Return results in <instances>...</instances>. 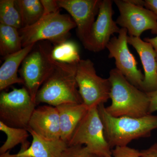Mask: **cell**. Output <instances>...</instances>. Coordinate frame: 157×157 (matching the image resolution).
I'll return each mask as SVG.
<instances>
[{"label": "cell", "instance_id": "cell-1", "mask_svg": "<svg viewBox=\"0 0 157 157\" xmlns=\"http://www.w3.org/2000/svg\"><path fill=\"white\" fill-rule=\"evenodd\" d=\"M111 104L106 107L114 117H142L149 114L150 101L147 93L136 87L116 68L109 73Z\"/></svg>", "mask_w": 157, "mask_h": 157}, {"label": "cell", "instance_id": "cell-2", "mask_svg": "<svg viewBox=\"0 0 157 157\" xmlns=\"http://www.w3.org/2000/svg\"><path fill=\"white\" fill-rule=\"evenodd\" d=\"M98 109L105 137L111 148L128 146L133 140L149 137L153 131L157 129V115L114 117L107 113L104 104L99 105Z\"/></svg>", "mask_w": 157, "mask_h": 157}, {"label": "cell", "instance_id": "cell-3", "mask_svg": "<svg viewBox=\"0 0 157 157\" xmlns=\"http://www.w3.org/2000/svg\"><path fill=\"white\" fill-rule=\"evenodd\" d=\"M77 64L57 62L53 72L37 93L36 104L56 107L68 103H83L76 79Z\"/></svg>", "mask_w": 157, "mask_h": 157}, {"label": "cell", "instance_id": "cell-4", "mask_svg": "<svg viewBox=\"0 0 157 157\" xmlns=\"http://www.w3.org/2000/svg\"><path fill=\"white\" fill-rule=\"evenodd\" d=\"M76 27L71 16L59 12L43 14L36 23L19 30L22 47L49 41L55 45L67 40L70 31Z\"/></svg>", "mask_w": 157, "mask_h": 157}, {"label": "cell", "instance_id": "cell-5", "mask_svg": "<svg viewBox=\"0 0 157 157\" xmlns=\"http://www.w3.org/2000/svg\"><path fill=\"white\" fill-rule=\"evenodd\" d=\"M34 48L24 60L19 72L24 87L36 102L37 93L53 72L57 62L51 56L52 48L47 43H39Z\"/></svg>", "mask_w": 157, "mask_h": 157}, {"label": "cell", "instance_id": "cell-6", "mask_svg": "<svg viewBox=\"0 0 157 157\" xmlns=\"http://www.w3.org/2000/svg\"><path fill=\"white\" fill-rule=\"evenodd\" d=\"M83 145L91 151L102 156L112 155L97 106L89 108L68 143V146Z\"/></svg>", "mask_w": 157, "mask_h": 157}, {"label": "cell", "instance_id": "cell-7", "mask_svg": "<svg viewBox=\"0 0 157 157\" xmlns=\"http://www.w3.org/2000/svg\"><path fill=\"white\" fill-rule=\"evenodd\" d=\"M37 104L25 87L0 95V120L9 126L27 129Z\"/></svg>", "mask_w": 157, "mask_h": 157}, {"label": "cell", "instance_id": "cell-8", "mask_svg": "<svg viewBox=\"0 0 157 157\" xmlns=\"http://www.w3.org/2000/svg\"><path fill=\"white\" fill-rule=\"evenodd\" d=\"M76 79L82 102L89 108L104 104L110 99L109 78L98 76L89 59H81L77 64Z\"/></svg>", "mask_w": 157, "mask_h": 157}, {"label": "cell", "instance_id": "cell-9", "mask_svg": "<svg viewBox=\"0 0 157 157\" xmlns=\"http://www.w3.org/2000/svg\"><path fill=\"white\" fill-rule=\"evenodd\" d=\"M120 15L117 25L126 29L130 36L140 37L144 31L151 30L157 34V17L149 9L136 6L128 0H114Z\"/></svg>", "mask_w": 157, "mask_h": 157}, {"label": "cell", "instance_id": "cell-10", "mask_svg": "<svg viewBox=\"0 0 157 157\" xmlns=\"http://www.w3.org/2000/svg\"><path fill=\"white\" fill-rule=\"evenodd\" d=\"M128 31L121 28L118 36L111 38L106 48L109 58L114 59L116 69L132 84L143 91L144 75L137 67V62L128 47Z\"/></svg>", "mask_w": 157, "mask_h": 157}, {"label": "cell", "instance_id": "cell-11", "mask_svg": "<svg viewBox=\"0 0 157 157\" xmlns=\"http://www.w3.org/2000/svg\"><path fill=\"white\" fill-rule=\"evenodd\" d=\"M112 1H101L97 18L93 24L88 37L83 44L86 49L99 52L107 47L111 36L119 33L121 29L113 19Z\"/></svg>", "mask_w": 157, "mask_h": 157}, {"label": "cell", "instance_id": "cell-12", "mask_svg": "<svg viewBox=\"0 0 157 157\" xmlns=\"http://www.w3.org/2000/svg\"><path fill=\"white\" fill-rule=\"evenodd\" d=\"M60 9L66 10L76 23L78 38L84 44L98 15L101 0H57Z\"/></svg>", "mask_w": 157, "mask_h": 157}, {"label": "cell", "instance_id": "cell-13", "mask_svg": "<svg viewBox=\"0 0 157 157\" xmlns=\"http://www.w3.org/2000/svg\"><path fill=\"white\" fill-rule=\"evenodd\" d=\"M27 129L47 140L60 139L59 117L56 107L48 105L36 108Z\"/></svg>", "mask_w": 157, "mask_h": 157}, {"label": "cell", "instance_id": "cell-14", "mask_svg": "<svg viewBox=\"0 0 157 157\" xmlns=\"http://www.w3.org/2000/svg\"><path fill=\"white\" fill-rule=\"evenodd\" d=\"M128 42L137 52L143 65L144 73L143 91L149 93L157 90V59L153 47L140 37L128 36Z\"/></svg>", "mask_w": 157, "mask_h": 157}, {"label": "cell", "instance_id": "cell-15", "mask_svg": "<svg viewBox=\"0 0 157 157\" xmlns=\"http://www.w3.org/2000/svg\"><path fill=\"white\" fill-rule=\"evenodd\" d=\"M27 130L33 137L32 143L28 141L21 144L18 154L31 157H62L68 147L67 144L61 139L47 140L30 129Z\"/></svg>", "mask_w": 157, "mask_h": 157}, {"label": "cell", "instance_id": "cell-16", "mask_svg": "<svg viewBox=\"0 0 157 157\" xmlns=\"http://www.w3.org/2000/svg\"><path fill=\"white\" fill-rule=\"evenodd\" d=\"M60 125V139L67 144L89 108L83 103H68L56 107Z\"/></svg>", "mask_w": 157, "mask_h": 157}, {"label": "cell", "instance_id": "cell-17", "mask_svg": "<svg viewBox=\"0 0 157 157\" xmlns=\"http://www.w3.org/2000/svg\"><path fill=\"white\" fill-rule=\"evenodd\" d=\"M35 45L23 47L21 50L4 57V62L0 67V90L2 91L14 84H24L18 76V68Z\"/></svg>", "mask_w": 157, "mask_h": 157}, {"label": "cell", "instance_id": "cell-18", "mask_svg": "<svg viewBox=\"0 0 157 157\" xmlns=\"http://www.w3.org/2000/svg\"><path fill=\"white\" fill-rule=\"evenodd\" d=\"M23 48L19 30L0 24V54L5 57Z\"/></svg>", "mask_w": 157, "mask_h": 157}, {"label": "cell", "instance_id": "cell-19", "mask_svg": "<svg viewBox=\"0 0 157 157\" xmlns=\"http://www.w3.org/2000/svg\"><path fill=\"white\" fill-rule=\"evenodd\" d=\"M14 3L20 14L23 27L33 25L44 14V8L40 0H14Z\"/></svg>", "mask_w": 157, "mask_h": 157}, {"label": "cell", "instance_id": "cell-20", "mask_svg": "<svg viewBox=\"0 0 157 157\" xmlns=\"http://www.w3.org/2000/svg\"><path fill=\"white\" fill-rule=\"evenodd\" d=\"M51 56L62 63L77 64L81 60L77 44L68 40L55 45L51 51Z\"/></svg>", "mask_w": 157, "mask_h": 157}, {"label": "cell", "instance_id": "cell-21", "mask_svg": "<svg viewBox=\"0 0 157 157\" xmlns=\"http://www.w3.org/2000/svg\"><path fill=\"white\" fill-rule=\"evenodd\" d=\"M0 130L7 135V139L0 148V154H5L18 144L28 142L29 132L27 129L9 126L0 121Z\"/></svg>", "mask_w": 157, "mask_h": 157}, {"label": "cell", "instance_id": "cell-22", "mask_svg": "<svg viewBox=\"0 0 157 157\" xmlns=\"http://www.w3.org/2000/svg\"><path fill=\"white\" fill-rule=\"evenodd\" d=\"M0 24L20 30L23 27L14 0L0 1Z\"/></svg>", "mask_w": 157, "mask_h": 157}, {"label": "cell", "instance_id": "cell-23", "mask_svg": "<svg viewBox=\"0 0 157 157\" xmlns=\"http://www.w3.org/2000/svg\"><path fill=\"white\" fill-rule=\"evenodd\" d=\"M62 157H104L91 151L83 145L68 146Z\"/></svg>", "mask_w": 157, "mask_h": 157}, {"label": "cell", "instance_id": "cell-24", "mask_svg": "<svg viewBox=\"0 0 157 157\" xmlns=\"http://www.w3.org/2000/svg\"><path fill=\"white\" fill-rule=\"evenodd\" d=\"M112 152L113 157H141L140 151L128 146L117 147Z\"/></svg>", "mask_w": 157, "mask_h": 157}, {"label": "cell", "instance_id": "cell-25", "mask_svg": "<svg viewBox=\"0 0 157 157\" xmlns=\"http://www.w3.org/2000/svg\"><path fill=\"white\" fill-rule=\"evenodd\" d=\"M40 1L44 8L43 14L59 12L60 8L59 7L57 0H40Z\"/></svg>", "mask_w": 157, "mask_h": 157}, {"label": "cell", "instance_id": "cell-26", "mask_svg": "<svg viewBox=\"0 0 157 157\" xmlns=\"http://www.w3.org/2000/svg\"><path fill=\"white\" fill-rule=\"evenodd\" d=\"M149 98L150 105L149 114L157 112V90L147 93Z\"/></svg>", "mask_w": 157, "mask_h": 157}, {"label": "cell", "instance_id": "cell-27", "mask_svg": "<svg viewBox=\"0 0 157 157\" xmlns=\"http://www.w3.org/2000/svg\"><path fill=\"white\" fill-rule=\"evenodd\" d=\"M141 157H157V142L140 151Z\"/></svg>", "mask_w": 157, "mask_h": 157}, {"label": "cell", "instance_id": "cell-28", "mask_svg": "<svg viewBox=\"0 0 157 157\" xmlns=\"http://www.w3.org/2000/svg\"><path fill=\"white\" fill-rule=\"evenodd\" d=\"M144 7L152 11L157 17V0H145Z\"/></svg>", "mask_w": 157, "mask_h": 157}, {"label": "cell", "instance_id": "cell-29", "mask_svg": "<svg viewBox=\"0 0 157 157\" xmlns=\"http://www.w3.org/2000/svg\"><path fill=\"white\" fill-rule=\"evenodd\" d=\"M144 40L146 42L150 43L152 46L155 49L157 59V36L154 38H146L144 39Z\"/></svg>", "mask_w": 157, "mask_h": 157}, {"label": "cell", "instance_id": "cell-30", "mask_svg": "<svg viewBox=\"0 0 157 157\" xmlns=\"http://www.w3.org/2000/svg\"><path fill=\"white\" fill-rule=\"evenodd\" d=\"M130 2L136 6L144 7L145 2L142 0H128Z\"/></svg>", "mask_w": 157, "mask_h": 157}, {"label": "cell", "instance_id": "cell-31", "mask_svg": "<svg viewBox=\"0 0 157 157\" xmlns=\"http://www.w3.org/2000/svg\"><path fill=\"white\" fill-rule=\"evenodd\" d=\"M9 151L5 154L1 155L0 157H31L29 156L24 155L17 154L15 155H11L9 154Z\"/></svg>", "mask_w": 157, "mask_h": 157}, {"label": "cell", "instance_id": "cell-32", "mask_svg": "<svg viewBox=\"0 0 157 157\" xmlns=\"http://www.w3.org/2000/svg\"><path fill=\"white\" fill-rule=\"evenodd\" d=\"M113 157V156L112 155H111V156H108V157Z\"/></svg>", "mask_w": 157, "mask_h": 157}]
</instances>
